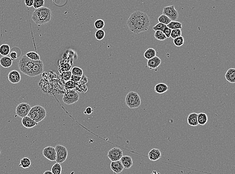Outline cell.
<instances>
[{
	"mask_svg": "<svg viewBox=\"0 0 235 174\" xmlns=\"http://www.w3.org/2000/svg\"><path fill=\"white\" fill-rule=\"evenodd\" d=\"M187 122L188 124L191 126L195 127L198 126L199 125L198 121V114L196 113L190 114L187 118Z\"/></svg>",
	"mask_w": 235,
	"mask_h": 174,
	"instance_id": "cell-18",
	"label": "cell"
},
{
	"mask_svg": "<svg viewBox=\"0 0 235 174\" xmlns=\"http://www.w3.org/2000/svg\"><path fill=\"white\" fill-rule=\"evenodd\" d=\"M55 149L56 153V159L55 161L58 163H63L68 157V150L66 147L62 145H57Z\"/></svg>",
	"mask_w": 235,
	"mask_h": 174,
	"instance_id": "cell-6",
	"label": "cell"
},
{
	"mask_svg": "<svg viewBox=\"0 0 235 174\" xmlns=\"http://www.w3.org/2000/svg\"><path fill=\"white\" fill-rule=\"evenodd\" d=\"M166 26L171 30L177 29H181L182 28V23L177 21H171V22Z\"/></svg>",
	"mask_w": 235,
	"mask_h": 174,
	"instance_id": "cell-24",
	"label": "cell"
},
{
	"mask_svg": "<svg viewBox=\"0 0 235 174\" xmlns=\"http://www.w3.org/2000/svg\"><path fill=\"white\" fill-rule=\"evenodd\" d=\"M22 124L23 126L27 128H33L38 124V123L28 116L22 118Z\"/></svg>",
	"mask_w": 235,
	"mask_h": 174,
	"instance_id": "cell-16",
	"label": "cell"
},
{
	"mask_svg": "<svg viewBox=\"0 0 235 174\" xmlns=\"http://www.w3.org/2000/svg\"><path fill=\"white\" fill-rule=\"evenodd\" d=\"M169 89V87L167 85L164 83H159L155 87V91L157 93L162 94L167 92Z\"/></svg>",
	"mask_w": 235,
	"mask_h": 174,
	"instance_id": "cell-21",
	"label": "cell"
},
{
	"mask_svg": "<svg viewBox=\"0 0 235 174\" xmlns=\"http://www.w3.org/2000/svg\"><path fill=\"white\" fill-rule=\"evenodd\" d=\"M81 78L82 77H78V76L72 75L71 78H70V81H73L74 82H79L80 81V80L81 79Z\"/></svg>",
	"mask_w": 235,
	"mask_h": 174,
	"instance_id": "cell-44",
	"label": "cell"
},
{
	"mask_svg": "<svg viewBox=\"0 0 235 174\" xmlns=\"http://www.w3.org/2000/svg\"><path fill=\"white\" fill-rule=\"evenodd\" d=\"M34 0H25V4L28 7H33Z\"/></svg>",
	"mask_w": 235,
	"mask_h": 174,
	"instance_id": "cell-45",
	"label": "cell"
},
{
	"mask_svg": "<svg viewBox=\"0 0 235 174\" xmlns=\"http://www.w3.org/2000/svg\"><path fill=\"white\" fill-rule=\"evenodd\" d=\"M110 168L114 174H119L122 172L124 169V167L119 160L118 161H111Z\"/></svg>",
	"mask_w": 235,
	"mask_h": 174,
	"instance_id": "cell-14",
	"label": "cell"
},
{
	"mask_svg": "<svg viewBox=\"0 0 235 174\" xmlns=\"http://www.w3.org/2000/svg\"><path fill=\"white\" fill-rule=\"evenodd\" d=\"M180 36H182L181 29H177L171 30V37L172 38L175 39Z\"/></svg>",
	"mask_w": 235,
	"mask_h": 174,
	"instance_id": "cell-38",
	"label": "cell"
},
{
	"mask_svg": "<svg viewBox=\"0 0 235 174\" xmlns=\"http://www.w3.org/2000/svg\"><path fill=\"white\" fill-rule=\"evenodd\" d=\"M88 82V78L82 75L81 79L79 82L78 84L80 85H85Z\"/></svg>",
	"mask_w": 235,
	"mask_h": 174,
	"instance_id": "cell-43",
	"label": "cell"
},
{
	"mask_svg": "<svg viewBox=\"0 0 235 174\" xmlns=\"http://www.w3.org/2000/svg\"><path fill=\"white\" fill-rule=\"evenodd\" d=\"M162 157V153L159 149H153L150 150L148 157L151 161H156Z\"/></svg>",
	"mask_w": 235,
	"mask_h": 174,
	"instance_id": "cell-15",
	"label": "cell"
},
{
	"mask_svg": "<svg viewBox=\"0 0 235 174\" xmlns=\"http://www.w3.org/2000/svg\"><path fill=\"white\" fill-rule=\"evenodd\" d=\"M94 27L97 30L102 29L105 26V22L102 19H99L95 21L94 22Z\"/></svg>",
	"mask_w": 235,
	"mask_h": 174,
	"instance_id": "cell-34",
	"label": "cell"
},
{
	"mask_svg": "<svg viewBox=\"0 0 235 174\" xmlns=\"http://www.w3.org/2000/svg\"><path fill=\"white\" fill-rule=\"evenodd\" d=\"M18 66L20 72L30 77L38 76L44 71V64L41 60L33 61L26 55L19 60Z\"/></svg>",
	"mask_w": 235,
	"mask_h": 174,
	"instance_id": "cell-2",
	"label": "cell"
},
{
	"mask_svg": "<svg viewBox=\"0 0 235 174\" xmlns=\"http://www.w3.org/2000/svg\"><path fill=\"white\" fill-rule=\"evenodd\" d=\"M226 80L232 84L235 82V69L234 68H231L226 72L225 74Z\"/></svg>",
	"mask_w": 235,
	"mask_h": 174,
	"instance_id": "cell-19",
	"label": "cell"
},
{
	"mask_svg": "<svg viewBox=\"0 0 235 174\" xmlns=\"http://www.w3.org/2000/svg\"><path fill=\"white\" fill-rule=\"evenodd\" d=\"M61 77L62 79L64 80V81H68L70 80L72 73L71 71H67V72H63L61 73Z\"/></svg>",
	"mask_w": 235,
	"mask_h": 174,
	"instance_id": "cell-39",
	"label": "cell"
},
{
	"mask_svg": "<svg viewBox=\"0 0 235 174\" xmlns=\"http://www.w3.org/2000/svg\"><path fill=\"white\" fill-rule=\"evenodd\" d=\"M10 82L15 84H18L21 80V75L20 72L17 70H13L9 72L7 77Z\"/></svg>",
	"mask_w": 235,
	"mask_h": 174,
	"instance_id": "cell-12",
	"label": "cell"
},
{
	"mask_svg": "<svg viewBox=\"0 0 235 174\" xmlns=\"http://www.w3.org/2000/svg\"><path fill=\"white\" fill-rule=\"evenodd\" d=\"M184 38L182 36L173 39V43L177 47H180L182 46L183 44H184Z\"/></svg>",
	"mask_w": 235,
	"mask_h": 174,
	"instance_id": "cell-32",
	"label": "cell"
},
{
	"mask_svg": "<svg viewBox=\"0 0 235 174\" xmlns=\"http://www.w3.org/2000/svg\"><path fill=\"white\" fill-rule=\"evenodd\" d=\"M93 110L92 108L90 107H88L87 108H86L85 110L84 111V113L85 114H88L90 115L91 114L92 112H93Z\"/></svg>",
	"mask_w": 235,
	"mask_h": 174,
	"instance_id": "cell-46",
	"label": "cell"
},
{
	"mask_svg": "<svg viewBox=\"0 0 235 174\" xmlns=\"http://www.w3.org/2000/svg\"><path fill=\"white\" fill-rule=\"evenodd\" d=\"M127 25L129 29L136 34L146 32L150 25V17L141 11H134L128 19Z\"/></svg>",
	"mask_w": 235,
	"mask_h": 174,
	"instance_id": "cell-1",
	"label": "cell"
},
{
	"mask_svg": "<svg viewBox=\"0 0 235 174\" xmlns=\"http://www.w3.org/2000/svg\"><path fill=\"white\" fill-rule=\"evenodd\" d=\"M122 156V150L118 147H113L108 152V158L111 161H119Z\"/></svg>",
	"mask_w": 235,
	"mask_h": 174,
	"instance_id": "cell-10",
	"label": "cell"
},
{
	"mask_svg": "<svg viewBox=\"0 0 235 174\" xmlns=\"http://www.w3.org/2000/svg\"><path fill=\"white\" fill-rule=\"evenodd\" d=\"M27 116L36 122L38 123L46 117V111L44 107L40 105H36L31 107Z\"/></svg>",
	"mask_w": 235,
	"mask_h": 174,
	"instance_id": "cell-4",
	"label": "cell"
},
{
	"mask_svg": "<svg viewBox=\"0 0 235 174\" xmlns=\"http://www.w3.org/2000/svg\"><path fill=\"white\" fill-rule=\"evenodd\" d=\"M158 21L159 23H161L162 24L167 25L168 23L171 22V21L169 18H168V17L162 14L158 18Z\"/></svg>",
	"mask_w": 235,
	"mask_h": 174,
	"instance_id": "cell-31",
	"label": "cell"
},
{
	"mask_svg": "<svg viewBox=\"0 0 235 174\" xmlns=\"http://www.w3.org/2000/svg\"><path fill=\"white\" fill-rule=\"evenodd\" d=\"M167 27V26L165 25V24H162L161 23H158L157 25L154 26L153 29L155 31H157V30H159V31H161L163 32L166 28Z\"/></svg>",
	"mask_w": 235,
	"mask_h": 174,
	"instance_id": "cell-37",
	"label": "cell"
},
{
	"mask_svg": "<svg viewBox=\"0 0 235 174\" xmlns=\"http://www.w3.org/2000/svg\"><path fill=\"white\" fill-rule=\"evenodd\" d=\"M71 68V65H70L68 64H64L62 66V67H61V72H67V71H69L70 69Z\"/></svg>",
	"mask_w": 235,
	"mask_h": 174,
	"instance_id": "cell-40",
	"label": "cell"
},
{
	"mask_svg": "<svg viewBox=\"0 0 235 174\" xmlns=\"http://www.w3.org/2000/svg\"><path fill=\"white\" fill-rule=\"evenodd\" d=\"M11 51L10 46L7 44H3L0 46V55L3 57L9 55Z\"/></svg>",
	"mask_w": 235,
	"mask_h": 174,
	"instance_id": "cell-22",
	"label": "cell"
},
{
	"mask_svg": "<svg viewBox=\"0 0 235 174\" xmlns=\"http://www.w3.org/2000/svg\"><path fill=\"white\" fill-rule=\"evenodd\" d=\"M62 169L61 164L56 163L52 167L51 171L53 174H61Z\"/></svg>",
	"mask_w": 235,
	"mask_h": 174,
	"instance_id": "cell-28",
	"label": "cell"
},
{
	"mask_svg": "<svg viewBox=\"0 0 235 174\" xmlns=\"http://www.w3.org/2000/svg\"><path fill=\"white\" fill-rule=\"evenodd\" d=\"M63 97V101L67 105L73 104L77 102L79 99V95L77 92L73 90H68Z\"/></svg>",
	"mask_w": 235,
	"mask_h": 174,
	"instance_id": "cell-7",
	"label": "cell"
},
{
	"mask_svg": "<svg viewBox=\"0 0 235 174\" xmlns=\"http://www.w3.org/2000/svg\"><path fill=\"white\" fill-rule=\"evenodd\" d=\"M52 13L49 8L43 7L35 9L32 16V19L38 26L47 24L51 21Z\"/></svg>",
	"mask_w": 235,
	"mask_h": 174,
	"instance_id": "cell-3",
	"label": "cell"
},
{
	"mask_svg": "<svg viewBox=\"0 0 235 174\" xmlns=\"http://www.w3.org/2000/svg\"><path fill=\"white\" fill-rule=\"evenodd\" d=\"M44 4H45L44 0H34L33 7L35 9H37L44 7Z\"/></svg>",
	"mask_w": 235,
	"mask_h": 174,
	"instance_id": "cell-36",
	"label": "cell"
},
{
	"mask_svg": "<svg viewBox=\"0 0 235 174\" xmlns=\"http://www.w3.org/2000/svg\"><path fill=\"white\" fill-rule=\"evenodd\" d=\"M171 30L169 28H166V29L163 31V33H164L166 35V38H170L171 37Z\"/></svg>",
	"mask_w": 235,
	"mask_h": 174,
	"instance_id": "cell-42",
	"label": "cell"
},
{
	"mask_svg": "<svg viewBox=\"0 0 235 174\" xmlns=\"http://www.w3.org/2000/svg\"><path fill=\"white\" fill-rule=\"evenodd\" d=\"M120 161L124 167V169H130L133 165L132 159L130 156H123Z\"/></svg>",
	"mask_w": 235,
	"mask_h": 174,
	"instance_id": "cell-17",
	"label": "cell"
},
{
	"mask_svg": "<svg viewBox=\"0 0 235 174\" xmlns=\"http://www.w3.org/2000/svg\"><path fill=\"white\" fill-rule=\"evenodd\" d=\"M95 36L97 40L101 41L105 36V31L102 29L97 30V31L95 32Z\"/></svg>",
	"mask_w": 235,
	"mask_h": 174,
	"instance_id": "cell-35",
	"label": "cell"
},
{
	"mask_svg": "<svg viewBox=\"0 0 235 174\" xmlns=\"http://www.w3.org/2000/svg\"><path fill=\"white\" fill-rule=\"evenodd\" d=\"M10 57L11 58V59L13 61H15L18 58L19 55H18V53L16 51H12L10 52Z\"/></svg>",
	"mask_w": 235,
	"mask_h": 174,
	"instance_id": "cell-41",
	"label": "cell"
},
{
	"mask_svg": "<svg viewBox=\"0 0 235 174\" xmlns=\"http://www.w3.org/2000/svg\"><path fill=\"white\" fill-rule=\"evenodd\" d=\"M31 105L27 103H21L16 108V114L20 118L27 116L31 109Z\"/></svg>",
	"mask_w": 235,
	"mask_h": 174,
	"instance_id": "cell-8",
	"label": "cell"
},
{
	"mask_svg": "<svg viewBox=\"0 0 235 174\" xmlns=\"http://www.w3.org/2000/svg\"><path fill=\"white\" fill-rule=\"evenodd\" d=\"M26 55L31 60L33 61H40V55L38 53L34 51H30L26 54Z\"/></svg>",
	"mask_w": 235,
	"mask_h": 174,
	"instance_id": "cell-27",
	"label": "cell"
},
{
	"mask_svg": "<svg viewBox=\"0 0 235 174\" xmlns=\"http://www.w3.org/2000/svg\"><path fill=\"white\" fill-rule=\"evenodd\" d=\"M162 14L168 17L171 21H176L179 18V12L173 5L164 7Z\"/></svg>",
	"mask_w": 235,
	"mask_h": 174,
	"instance_id": "cell-9",
	"label": "cell"
},
{
	"mask_svg": "<svg viewBox=\"0 0 235 174\" xmlns=\"http://www.w3.org/2000/svg\"><path fill=\"white\" fill-rule=\"evenodd\" d=\"M43 155L50 161H55L56 159V153L55 147L51 146L45 147L43 150Z\"/></svg>",
	"mask_w": 235,
	"mask_h": 174,
	"instance_id": "cell-11",
	"label": "cell"
},
{
	"mask_svg": "<svg viewBox=\"0 0 235 174\" xmlns=\"http://www.w3.org/2000/svg\"><path fill=\"white\" fill-rule=\"evenodd\" d=\"M31 164V161L29 158H23L20 160V164L19 166L24 169H27L30 167Z\"/></svg>",
	"mask_w": 235,
	"mask_h": 174,
	"instance_id": "cell-26",
	"label": "cell"
},
{
	"mask_svg": "<svg viewBox=\"0 0 235 174\" xmlns=\"http://www.w3.org/2000/svg\"><path fill=\"white\" fill-rule=\"evenodd\" d=\"M43 174H53L50 171H46L43 173Z\"/></svg>",
	"mask_w": 235,
	"mask_h": 174,
	"instance_id": "cell-47",
	"label": "cell"
},
{
	"mask_svg": "<svg viewBox=\"0 0 235 174\" xmlns=\"http://www.w3.org/2000/svg\"><path fill=\"white\" fill-rule=\"evenodd\" d=\"M161 62H162V61L160 58L155 56V57H153V58L148 60V62H147V66H148V68L150 70L156 69L160 66Z\"/></svg>",
	"mask_w": 235,
	"mask_h": 174,
	"instance_id": "cell-13",
	"label": "cell"
},
{
	"mask_svg": "<svg viewBox=\"0 0 235 174\" xmlns=\"http://www.w3.org/2000/svg\"><path fill=\"white\" fill-rule=\"evenodd\" d=\"M126 105L130 109L139 108L141 105V99L139 94L135 92H130L125 97Z\"/></svg>",
	"mask_w": 235,
	"mask_h": 174,
	"instance_id": "cell-5",
	"label": "cell"
},
{
	"mask_svg": "<svg viewBox=\"0 0 235 174\" xmlns=\"http://www.w3.org/2000/svg\"><path fill=\"white\" fill-rule=\"evenodd\" d=\"M156 56V51L152 48L146 50L144 53V57L146 59H150Z\"/></svg>",
	"mask_w": 235,
	"mask_h": 174,
	"instance_id": "cell-25",
	"label": "cell"
},
{
	"mask_svg": "<svg viewBox=\"0 0 235 174\" xmlns=\"http://www.w3.org/2000/svg\"><path fill=\"white\" fill-rule=\"evenodd\" d=\"M208 120V116L206 113H200L198 114V121L199 124L204 125L207 123Z\"/></svg>",
	"mask_w": 235,
	"mask_h": 174,
	"instance_id": "cell-23",
	"label": "cell"
},
{
	"mask_svg": "<svg viewBox=\"0 0 235 174\" xmlns=\"http://www.w3.org/2000/svg\"><path fill=\"white\" fill-rule=\"evenodd\" d=\"M154 36L156 39L159 41H165L166 39L167 38L165 34L163 33V32L159 31V30L155 31V33L154 34Z\"/></svg>",
	"mask_w": 235,
	"mask_h": 174,
	"instance_id": "cell-29",
	"label": "cell"
},
{
	"mask_svg": "<svg viewBox=\"0 0 235 174\" xmlns=\"http://www.w3.org/2000/svg\"><path fill=\"white\" fill-rule=\"evenodd\" d=\"M71 72L72 75H76L78 77H82L83 75V72L82 69L77 66L73 67L72 68Z\"/></svg>",
	"mask_w": 235,
	"mask_h": 174,
	"instance_id": "cell-30",
	"label": "cell"
},
{
	"mask_svg": "<svg viewBox=\"0 0 235 174\" xmlns=\"http://www.w3.org/2000/svg\"><path fill=\"white\" fill-rule=\"evenodd\" d=\"M0 154H1V151H0Z\"/></svg>",
	"mask_w": 235,
	"mask_h": 174,
	"instance_id": "cell-48",
	"label": "cell"
},
{
	"mask_svg": "<svg viewBox=\"0 0 235 174\" xmlns=\"http://www.w3.org/2000/svg\"><path fill=\"white\" fill-rule=\"evenodd\" d=\"M78 84L77 82H74L72 81H68L65 84V87L67 90H73V89L76 88Z\"/></svg>",
	"mask_w": 235,
	"mask_h": 174,
	"instance_id": "cell-33",
	"label": "cell"
},
{
	"mask_svg": "<svg viewBox=\"0 0 235 174\" xmlns=\"http://www.w3.org/2000/svg\"><path fill=\"white\" fill-rule=\"evenodd\" d=\"M13 64V61L10 57H3L0 59V65L4 68H9Z\"/></svg>",
	"mask_w": 235,
	"mask_h": 174,
	"instance_id": "cell-20",
	"label": "cell"
}]
</instances>
